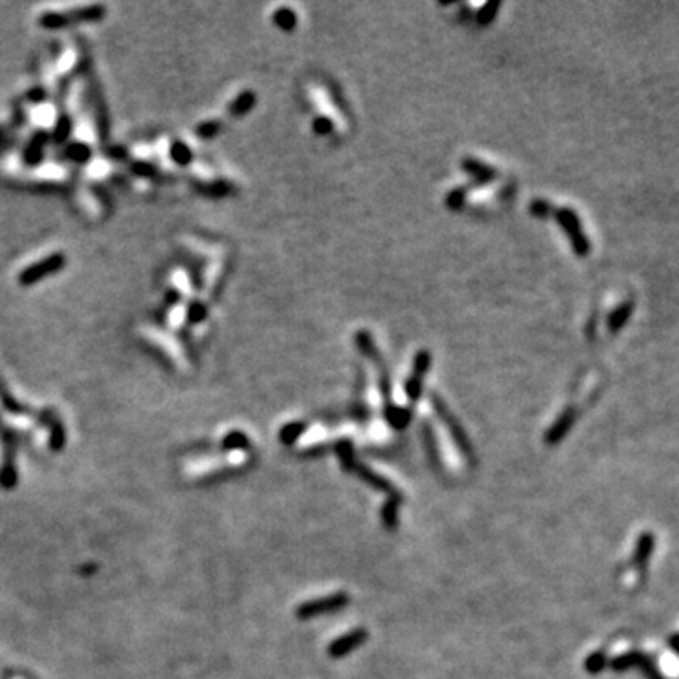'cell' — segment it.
I'll use <instances>...</instances> for the list:
<instances>
[{
	"mask_svg": "<svg viewBox=\"0 0 679 679\" xmlns=\"http://www.w3.org/2000/svg\"><path fill=\"white\" fill-rule=\"evenodd\" d=\"M253 101H255V96H253L251 93H243V95L234 102V106H232V114H234V116H242V114H246V111H248L253 106Z\"/></svg>",
	"mask_w": 679,
	"mask_h": 679,
	"instance_id": "9c48e42d",
	"label": "cell"
},
{
	"mask_svg": "<svg viewBox=\"0 0 679 679\" xmlns=\"http://www.w3.org/2000/svg\"><path fill=\"white\" fill-rule=\"evenodd\" d=\"M632 311H634V302L632 301L623 302L619 308H615V310L611 311L610 319H608V327H610V331L611 332L621 331V328L627 325L628 319H630Z\"/></svg>",
	"mask_w": 679,
	"mask_h": 679,
	"instance_id": "277c9868",
	"label": "cell"
},
{
	"mask_svg": "<svg viewBox=\"0 0 679 679\" xmlns=\"http://www.w3.org/2000/svg\"><path fill=\"white\" fill-rule=\"evenodd\" d=\"M274 21L278 23L283 31H293L296 26V16L295 11L291 10V8H281V10L276 11Z\"/></svg>",
	"mask_w": 679,
	"mask_h": 679,
	"instance_id": "52a82bcc",
	"label": "cell"
},
{
	"mask_svg": "<svg viewBox=\"0 0 679 679\" xmlns=\"http://www.w3.org/2000/svg\"><path fill=\"white\" fill-rule=\"evenodd\" d=\"M551 211H553V208H551V204H549V202L532 201V204H530L532 216H536V217H540V219H543V217L551 216Z\"/></svg>",
	"mask_w": 679,
	"mask_h": 679,
	"instance_id": "8fae6325",
	"label": "cell"
},
{
	"mask_svg": "<svg viewBox=\"0 0 679 679\" xmlns=\"http://www.w3.org/2000/svg\"><path fill=\"white\" fill-rule=\"evenodd\" d=\"M498 10H501V2H487V4H483V8L479 10L478 16L479 25H489V23L495 19V14Z\"/></svg>",
	"mask_w": 679,
	"mask_h": 679,
	"instance_id": "ba28073f",
	"label": "cell"
},
{
	"mask_svg": "<svg viewBox=\"0 0 679 679\" xmlns=\"http://www.w3.org/2000/svg\"><path fill=\"white\" fill-rule=\"evenodd\" d=\"M346 595H336V596H327V598H323V600H316L310 602V604H306L304 608L298 610V615L301 617H310L313 613H319V611H328V610H336L340 605L346 604Z\"/></svg>",
	"mask_w": 679,
	"mask_h": 679,
	"instance_id": "3957f363",
	"label": "cell"
},
{
	"mask_svg": "<svg viewBox=\"0 0 679 679\" xmlns=\"http://www.w3.org/2000/svg\"><path fill=\"white\" fill-rule=\"evenodd\" d=\"M570 423H572V411H566V413L563 416V419L555 425L553 431L549 432V440H551V442L558 440V436H563L564 431L570 427Z\"/></svg>",
	"mask_w": 679,
	"mask_h": 679,
	"instance_id": "30bf717a",
	"label": "cell"
},
{
	"mask_svg": "<svg viewBox=\"0 0 679 679\" xmlns=\"http://www.w3.org/2000/svg\"><path fill=\"white\" fill-rule=\"evenodd\" d=\"M428 366H431V355L427 351H419L416 357V364H413V374L408 379L406 383V395L416 401L417 396L421 395V383L423 378L427 374Z\"/></svg>",
	"mask_w": 679,
	"mask_h": 679,
	"instance_id": "7a4b0ae2",
	"label": "cell"
},
{
	"mask_svg": "<svg viewBox=\"0 0 679 679\" xmlns=\"http://www.w3.org/2000/svg\"><path fill=\"white\" fill-rule=\"evenodd\" d=\"M555 216H557V221L563 226L564 234L570 238V243H572L574 251L578 253L579 257L589 255L590 242L589 238L585 236L583 228H581L578 213L574 210H570V208H560V210H555Z\"/></svg>",
	"mask_w": 679,
	"mask_h": 679,
	"instance_id": "6da1fadb",
	"label": "cell"
},
{
	"mask_svg": "<svg viewBox=\"0 0 679 679\" xmlns=\"http://www.w3.org/2000/svg\"><path fill=\"white\" fill-rule=\"evenodd\" d=\"M302 425L301 423H293V425H287V428H283L281 432V436H283V442H293L298 434L302 432Z\"/></svg>",
	"mask_w": 679,
	"mask_h": 679,
	"instance_id": "5bb4252c",
	"label": "cell"
},
{
	"mask_svg": "<svg viewBox=\"0 0 679 679\" xmlns=\"http://www.w3.org/2000/svg\"><path fill=\"white\" fill-rule=\"evenodd\" d=\"M464 195H466V189L451 191V193L448 195V206H449V208H453V210H458V208L464 204Z\"/></svg>",
	"mask_w": 679,
	"mask_h": 679,
	"instance_id": "7c38bea8",
	"label": "cell"
},
{
	"mask_svg": "<svg viewBox=\"0 0 679 679\" xmlns=\"http://www.w3.org/2000/svg\"><path fill=\"white\" fill-rule=\"evenodd\" d=\"M364 640V630L353 632V634H348L342 640H338L334 645H331V655L332 657H340V655H346L348 651H351L357 643H361Z\"/></svg>",
	"mask_w": 679,
	"mask_h": 679,
	"instance_id": "5b68a950",
	"label": "cell"
},
{
	"mask_svg": "<svg viewBox=\"0 0 679 679\" xmlns=\"http://www.w3.org/2000/svg\"><path fill=\"white\" fill-rule=\"evenodd\" d=\"M464 170H466L468 174L474 176V178L478 179V181H481V183L491 181V179L495 178V170L489 169L487 164L479 163V161H476V159H466V161H464Z\"/></svg>",
	"mask_w": 679,
	"mask_h": 679,
	"instance_id": "8992f818",
	"label": "cell"
},
{
	"mask_svg": "<svg viewBox=\"0 0 679 679\" xmlns=\"http://www.w3.org/2000/svg\"><path fill=\"white\" fill-rule=\"evenodd\" d=\"M332 129H334V123H332L331 119H327V117H319V119L313 121V131H316L317 134H323V136H325V134H331Z\"/></svg>",
	"mask_w": 679,
	"mask_h": 679,
	"instance_id": "4fadbf2b",
	"label": "cell"
}]
</instances>
